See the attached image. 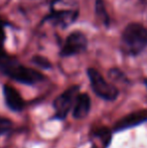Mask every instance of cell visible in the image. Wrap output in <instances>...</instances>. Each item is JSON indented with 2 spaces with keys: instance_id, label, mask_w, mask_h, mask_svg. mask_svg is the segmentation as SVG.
<instances>
[{
  "instance_id": "6da1fadb",
  "label": "cell",
  "mask_w": 147,
  "mask_h": 148,
  "mask_svg": "<svg viewBox=\"0 0 147 148\" xmlns=\"http://www.w3.org/2000/svg\"><path fill=\"white\" fill-rule=\"evenodd\" d=\"M120 45L125 55H140L147 47V28L137 22L129 23L122 31Z\"/></svg>"
},
{
  "instance_id": "7a4b0ae2",
  "label": "cell",
  "mask_w": 147,
  "mask_h": 148,
  "mask_svg": "<svg viewBox=\"0 0 147 148\" xmlns=\"http://www.w3.org/2000/svg\"><path fill=\"white\" fill-rule=\"evenodd\" d=\"M0 70L6 76L22 84L34 85L43 80V76L40 73L20 64L8 57L2 49H0Z\"/></svg>"
},
{
  "instance_id": "3957f363",
  "label": "cell",
  "mask_w": 147,
  "mask_h": 148,
  "mask_svg": "<svg viewBox=\"0 0 147 148\" xmlns=\"http://www.w3.org/2000/svg\"><path fill=\"white\" fill-rule=\"evenodd\" d=\"M88 77L94 93L98 97L107 101H114L117 99L119 91L114 85L108 83L97 70L93 68L88 69Z\"/></svg>"
},
{
  "instance_id": "277c9868",
  "label": "cell",
  "mask_w": 147,
  "mask_h": 148,
  "mask_svg": "<svg viewBox=\"0 0 147 148\" xmlns=\"http://www.w3.org/2000/svg\"><path fill=\"white\" fill-rule=\"evenodd\" d=\"M88 47V39L82 31H73L66 38L61 49L62 57H72L84 53Z\"/></svg>"
},
{
  "instance_id": "5b68a950",
  "label": "cell",
  "mask_w": 147,
  "mask_h": 148,
  "mask_svg": "<svg viewBox=\"0 0 147 148\" xmlns=\"http://www.w3.org/2000/svg\"><path fill=\"white\" fill-rule=\"evenodd\" d=\"M79 86H73L67 89L63 94L59 96L53 102V107L55 110V118L65 119L68 113L72 109L79 95Z\"/></svg>"
},
{
  "instance_id": "8992f818",
  "label": "cell",
  "mask_w": 147,
  "mask_h": 148,
  "mask_svg": "<svg viewBox=\"0 0 147 148\" xmlns=\"http://www.w3.org/2000/svg\"><path fill=\"white\" fill-rule=\"evenodd\" d=\"M3 94H4V99H5V103L8 106L9 109L12 111H21L24 107V101L21 98L20 94L16 91L13 87L9 86V85H5L3 87Z\"/></svg>"
},
{
  "instance_id": "52a82bcc",
  "label": "cell",
  "mask_w": 147,
  "mask_h": 148,
  "mask_svg": "<svg viewBox=\"0 0 147 148\" xmlns=\"http://www.w3.org/2000/svg\"><path fill=\"white\" fill-rule=\"evenodd\" d=\"M145 121H147V110H141V111L129 114L128 116L118 121L115 125V130L121 131L123 129L131 128V127L141 124V123L145 122Z\"/></svg>"
},
{
  "instance_id": "ba28073f",
  "label": "cell",
  "mask_w": 147,
  "mask_h": 148,
  "mask_svg": "<svg viewBox=\"0 0 147 148\" xmlns=\"http://www.w3.org/2000/svg\"><path fill=\"white\" fill-rule=\"evenodd\" d=\"M91 109V99L88 94H79L74 104L73 115L76 119H83L89 114Z\"/></svg>"
},
{
  "instance_id": "9c48e42d",
  "label": "cell",
  "mask_w": 147,
  "mask_h": 148,
  "mask_svg": "<svg viewBox=\"0 0 147 148\" xmlns=\"http://www.w3.org/2000/svg\"><path fill=\"white\" fill-rule=\"evenodd\" d=\"M51 17L53 21H55L59 25L68 26L77 17V13L75 11H70V10H59V11L53 12Z\"/></svg>"
},
{
  "instance_id": "30bf717a",
  "label": "cell",
  "mask_w": 147,
  "mask_h": 148,
  "mask_svg": "<svg viewBox=\"0 0 147 148\" xmlns=\"http://www.w3.org/2000/svg\"><path fill=\"white\" fill-rule=\"evenodd\" d=\"M95 10H96V14L100 21L104 24L106 27H109L110 24V17L107 12V8L105 5L104 0H96V4H95Z\"/></svg>"
},
{
  "instance_id": "8fae6325",
  "label": "cell",
  "mask_w": 147,
  "mask_h": 148,
  "mask_svg": "<svg viewBox=\"0 0 147 148\" xmlns=\"http://www.w3.org/2000/svg\"><path fill=\"white\" fill-rule=\"evenodd\" d=\"M32 62H34V64H36V66H40V68H42V69H45V70L51 68V64L49 62V60L43 57H40V56H36V57H34L32 58Z\"/></svg>"
},
{
  "instance_id": "7c38bea8",
  "label": "cell",
  "mask_w": 147,
  "mask_h": 148,
  "mask_svg": "<svg viewBox=\"0 0 147 148\" xmlns=\"http://www.w3.org/2000/svg\"><path fill=\"white\" fill-rule=\"evenodd\" d=\"M11 128V121L6 118L0 117V134L8 132Z\"/></svg>"
},
{
  "instance_id": "4fadbf2b",
  "label": "cell",
  "mask_w": 147,
  "mask_h": 148,
  "mask_svg": "<svg viewBox=\"0 0 147 148\" xmlns=\"http://www.w3.org/2000/svg\"><path fill=\"white\" fill-rule=\"evenodd\" d=\"M4 38H5V34H4V28H3V23L0 20V47H2L3 45Z\"/></svg>"
},
{
  "instance_id": "5bb4252c",
  "label": "cell",
  "mask_w": 147,
  "mask_h": 148,
  "mask_svg": "<svg viewBox=\"0 0 147 148\" xmlns=\"http://www.w3.org/2000/svg\"><path fill=\"white\" fill-rule=\"evenodd\" d=\"M144 83H145V85H146V87H147V80L144 81Z\"/></svg>"
}]
</instances>
